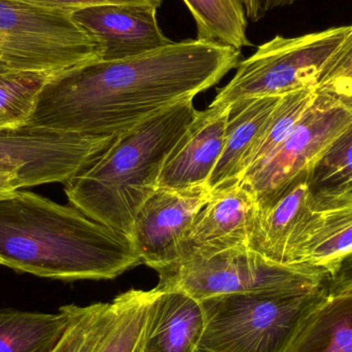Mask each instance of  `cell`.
<instances>
[{"instance_id":"cell-29","label":"cell","mask_w":352,"mask_h":352,"mask_svg":"<svg viewBox=\"0 0 352 352\" xmlns=\"http://www.w3.org/2000/svg\"><path fill=\"white\" fill-rule=\"evenodd\" d=\"M352 291V256L340 265L336 272L330 277L329 294H340Z\"/></svg>"},{"instance_id":"cell-20","label":"cell","mask_w":352,"mask_h":352,"mask_svg":"<svg viewBox=\"0 0 352 352\" xmlns=\"http://www.w3.org/2000/svg\"><path fill=\"white\" fill-rule=\"evenodd\" d=\"M159 291L129 289L111 302V318L94 352H144L151 312Z\"/></svg>"},{"instance_id":"cell-14","label":"cell","mask_w":352,"mask_h":352,"mask_svg":"<svg viewBox=\"0 0 352 352\" xmlns=\"http://www.w3.org/2000/svg\"><path fill=\"white\" fill-rule=\"evenodd\" d=\"M231 109V104L212 101L205 111H199L165 162L160 188L207 186L225 146Z\"/></svg>"},{"instance_id":"cell-6","label":"cell","mask_w":352,"mask_h":352,"mask_svg":"<svg viewBox=\"0 0 352 352\" xmlns=\"http://www.w3.org/2000/svg\"><path fill=\"white\" fill-rule=\"evenodd\" d=\"M328 293L232 294L202 300L200 347L212 352H285L308 312Z\"/></svg>"},{"instance_id":"cell-17","label":"cell","mask_w":352,"mask_h":352,"mask_svg":"<svg viewBox=\"0 0 352 352\" xmlns=\"http://www.w3.org/2000/svg\"><path fill=\"white\" fill-rule=\"evenodd\" d=\"M156 287L144 352L196 351L205 331L202 304L178 289Z\"/></svg>"},{"instance_id":"cell-8","label":"cell","mask_w":352,"mask_h":352,"mask_svg":"<svg viewBox=\"0 0 352 352\" xmlns=\"http://www.w3.org/2000/svg\"><path fill=\"white\" fill-rule=\"evenodd\" d=\"M351 122V109L330 97L316 94L287 140L266 160L246 171L240 182L258 201L308 182L316 165Z\"/></svg>"},{"instance_id":"cell-31","label":"cell","mask_w":352,"mask_h":352,"mask_svg":"<svg viewBox=\"0 0 352 352\" xmlns=\"http://www.w3.org/2000/svg\"><path fill=\"white\" fill-rule=\"evenodd\" d=\"M333 197H352V188L347 190L346 192H343V194ZM322 198H332V197H322Z\"/></svg>"},{"instance_id":"cell-18","label":"cell","mask_w":352,"mask_h":352,"mask_svg":"<svg viewBox=\"0 0 352 352\" xmlns=\"http://www.w3.org/2000/svg\"><path fill=\"white\" fill-rule=\"evenodd\" d=\"M285 352H352V291L327 293L303 318Z\"/></svg>"},{"instance_id":"cell-32","label":"cell","mask_w":352,"mask_h":352,"mask_svg":"<svg viewBox=\"0 0 352 352\" xmlns=\"http://www.w3.org/2000/svg\"><path fill=\"white\" fill-rule=\"evenodd\" d=\"M195 352H212V351H207V349H202V347H199V349H197V351Z\"/></svg>"},{"instance_id":"cell-22","label":"cell","mask_w":352,"mask_h":352,"mask_svg":"<svg viewBox=\"0 0 352 352\" xmlns=\"http://www.w3.org/2000/svg\"><path fill=\"white\" fill-rule=\"evenodd\" d=\"M69 316L67 329L52 352H94L111 318V303L88 306L65 305Z\"/></svg>"},{"instance_id":"cell-21","label":"cell","mask_w":352,"mask_h":352,"mask_svg":"<svg viewBox=\"0 0 352 352\" xmlns=\"http://www.w3.org/2000/svg\"><path fill=\"white\" fill-rule=\"evenodd\" d=\"M197 26V38L241 51L252 45L241 0H182Z\"/></svg>"},{"instance_id":"cell-24","label":"cell","mask_w":352,"mask_h":352,"mask_svg":"<svg viewBox=\"0 0 352 352\" xmlns=\"http://www.w3.org/2000/svg\"><path fill=\"white\" fill-rule=\"evenodd\" d=\"M53 74H0V128L28 122L38 93Z\"/></svg>"},{"instance_id":"cell-13","label":"cell","mask_w":352,"mask_h":352,"mask_svg":"<svg viewBox=\"0 0 352 352\" xmlns=\"http://www.w3.org/2000/svg\"><path fill=\"white\" fill-rule=\"evenodd\" d=\"M314 209V195L302 182L277 196L256 201L246 246L271 262L292 264V252Z\"/></svg>"},{"instance_id":"cell-19","label":"cell","mask_w":352,"mask_h":352,"mask_svg":"<svg viewBox=\"0 0 352 352\" xmlns=\"http://www.w3.org/2000/svg\"><path fill=\"white\" fill-rule=\"evenodd\" d=\"M68 322L65 306L56 314L0 309V352H52Z\"/></svg>"},{"instance_id":"cell-15","label":"cell","mask_w":352,"mask_h":352,"mask_svg":"<svg viewBox=\"0 0 352 352\" xmlns=\"http://www.w3.org/2000/svg\"><path fill=\"white\" fill-rule=\"evenodd\" d=\"M352 256V197H314L309 221L292 252V264L320 267L330 277Z\"/></svg>"},{"instance_id":"cell-26","label":"cell","mask_w":352,"mask_h":352,"mask_svg":"<svg viewBox=\"0 0 352 352\" xmlns=\"http://www.w3.org/2000/svg\"><path fill=\"white\" fill-rule=\"evenodd\" d=\"M314 91L352 111V26L320 70Z\"/></svg>"},{"instance_id":"cell-2","label":"cell","mask_w":352,"mask_h":352,"mask_svg":"<svg viewBox=\"0 0 352 352\" xmlns=\"http://www.w3.org/2000/svg\"><path fill=\"white\" fill-rule=\"evenodd\" d=\"M128 236L74 205L27 190L0 195V265L57 280H109L142 265Z\"/></svg>"},{"instance_id":"cell-4","label":"cell","mask_w":352,"mask_h":352,"mask_svg":"<svg viewBox=\"0 0 352 352\" xmlns=\"http://www.w3.org/2000/svg\"><path fill=\"white\" fill-rule=\"evenodd\" d=\"M158 274L157 287L178 289L198 301L232 294L310 295L328 289L330 279L320 267L271 262L246 245L211 256H192Z\"/></svg>"},{"instance_id":"cell-9","label":"cell","mask_w":352,"mask_h":352,"mask_svg":"<svg viewBox=\"0 0 352 352\" xmlns=\"http://www.w3.org/2000/svg\"><path fill=\"white\" fill-rule=\"evenodd\" d=\"M116 138H91L38 126L0 128V173L21 188L67 182L92 164Z\"/></svg>"},{"instance_id":"cell-12","label":"cell","mask_w":352,"mask_h":352,"mask_svg":"<svg viewBox=\"0 0 352 352\" xmlns=\"http://www.w3.org/2000/svg\"><path fill=\"white\" fill-rule=\"evenodd\" d=\"M254 202V195L242 182L213 190L178 243L171 265L192 256H211L246 245Z\"/></svg>"},{"instance_id":"cell-16","label":"cell","mask_w":352,"mask_h":352,"mask_svg":"<svg viewBox=\"0 0 352 352\" xmlns=\"http://www.w3.org/2000/svg\"><path fill=\"white\" fill-rule=\"evenodd\" d=\"M281 97H252L232 103L225 146L207 182L211 192L240 182L252 166Z\"/></svg>"},{"instance_id":"cell-11","label":"cell","mask_w":352,"mask_h":352,"mask_svg":"<svg viewBox=\"0 0 352 352\" xmlns=\"http://www.w3.org/2000/svg\"><path fill=\"white\" fill-rule=\"evenodd\" d=\"M150 6H96L72 12L74 22L101 47L103 61L126 59L156 51L173 43Z\"/></svg>"},{"instance_id":"cell-28","label":"cell","mask_w":352,"mask_h":352,"mask_svg":"<svg viewBox=\"0 0 352 352\" xmlns=\"http://www.w3.org/2000/svg\"><path fill=\"white\" fill-rule=\"evenodd\" d=\"M296 1L297 0H241L246 18L250 22H258L268 12L292 6Z\"/></svg>"},{"instance_id":"cell-5","label":"cell","mask_w":352,"mask_h":352,"mask_svg":"<svg viewBox=\"0 0 352 352\" xmlns=\"http://www.w3.org/2000/svg\"><path fill=\"white\" fill-rule=\"evenodd\" d=\"M69 10L0 0V74H55L101 59L98 41Z\"/></svg>"},{"instance_id":"cell-10","label":"cell","mask_w":352,"mask_h":352,"mask_svg":"<svg viewBox=\"0 0 352 352\" xmlns=\"http://www.w3.org/2000/svg\"><path fill=\"white\" fill-rule=\"evenodd\" d=\"M211 194L207 186L155 190L138 210L129 235L142 264L159 272L175 262L178 243Z\"/></svg>"},{"instance_id":"cell-30","label":"cell","mask_w":352,"mask_h":352,"mask_svg":"<svg viewBox=\"0 0 352 352\" xmlns=\"http://www.w3.org/2000/svg\"><path fill=\"white\" fill-rule=\"evenodd\" d=\"M21 184L19 180L12 175L0 173V195L8 194L16 190H20Z\"/></svg>"},{"instance_id":"cell-25","label":"cell","mask_w":352,"mask_h":352,"mask_svg":"<svg viewBox=\"0 0 352 352\" xmlns=\"http://www.w3.org/2000/svg\"><path fill=\"white\" fill-rule=\"evenodd\" d=\"M316 97L314 89L298 91L281 97L248 170L266 160L280 146L297 127Z\"/></svg>"},{"instance_id":"cell-3","label":"cell","mask_w":352,"mask_h":352,"mask_svg":"<svg viewBox=\"0 0 352 352\" xmlns=\"http://www.w3.org/2000/svg\"><path fill=\"white\" fill-rule=\"evenodd\" d=\"M192 101L175 103L117 136L64 182L69 204L129 237L138 210L159 188L167 158L198 115Z\"/></svg>"},{"instance_id":"cell-1","label":"cell","mask_w":352,"mask_h":352,"mask_svg":"<svg viewBox=\"0 0 352 352\" xmlns=\"http://www.w3.org/2000/svg\"><path fill=\"white\" fill-rule=\"evenodd\" d=\"M240 55L235 47L196 38L80 64L47 78L27 124L117 138L175 103L194 100L236 68Z\"/></svg>"},{"instance_id":"cell-7","label":"cell","mask_w":352,"mask_h":352,"mask_svg":"<svg viewBox=\"0 0 352 352\" xmlns=\"http://www.w3.org/2000/svg\"><path fill=\"white\" fill-rule=\"evenodd\" d=\"M351 26L299 37L275 36L236 66L233 78L214 102L232 104L252 97L283 96L314 89L318 74Z\"/></svg>"},{"instance_id":"cell-23","label":"cell","mask_w":352,"mask_h":352,"mask_svg":"<svg viewBox=\"0 0 352 352\" xmlns=\"http://www.w3.org/2000/svg\"><path fill=\"white\" fill-rule=\"evenodd\" d=\"M308 184L314 197H333L352 188V122L316 165Z\"/></svg>"},{"instance_id":"cell-27","label":"cell","mask_w":352,"mask_h":352,"mask_svg":"<svg viewBox=\"0 0 352 352\" xmlns=\"http://www.w3.org/2000/svg\"><path fill=\"white\" fill-rule=\"evenodd\" d=\"M31 3L59 10H74L96 6H150L159 8L163 0H25Z\"/></svg>"}]
</instances>
